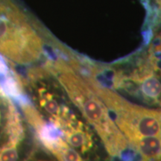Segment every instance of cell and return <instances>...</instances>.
<instances>
[{"instance_id":"8fae6325","label":"cell","mask_w":161,"mask_h":161,"mask_svg":"<svg viewBox=\"0 0 161 161\" xmlns=\"http://www.w3.org/2000/svg\"><path fill=\"white\" fill-rule=\"evenodd\" d=\"M12 69H13L9 66L6 58L0 54V80L8 75L12 72Z\"/></svg>"},{"instance_id":"6da1fadb","label":"cell","mask_w":161,"mask_h":161,"mask_svg":"<svg viewBox=\"0 0 161 161\" xmlns=\"http://www.w3.org/2000/svg\"><path fill=\"white\" fill-rule=\"evenodd\" d=\"M49 72L58 78L72 102L95 128L110 156L118 154L129 144L110 118L108 108L81 77L64 60L52 61Z\"/></svg>"},{"instance_id":"7a4b0ae2","label":"cell","mask_w":161,"mask_h":161,"mask_svg":"<svg viewBox=\"0 0 161 161\" xmlns=\"http://www.w3.org/2000/svg\"><path fill=\"white\" fill-rule=\"evenodd\" d=\"M43 43L15 0H0V54L26 65L43 55Z\"/></svg>"},{"instance_id":"9c48e42d","label":"cell","mask_w":161,"mask_h":161,"mask_svg":"<svg viewBox=\"0 0 161 161\" xmlns=\"http://www.w3.org/2000/svg\"><path fill=\"white\" fill-rule=\"evenodd\" d=\"M57 158L59 161H83L79 154L67 144L62 148Z\"/></svg>"},{"instance_id":"7c38bea8","label":"cell","mask_w":161,"mask_h":161,"mask_svg":"<svg viewBox=\"0 0 161 161\" xmlns=\"http://www.w3.org/2000/svg\"><path fill=\"white\" fill-rule=\"evenodd\" d=\"M142 35L143 39V45L145 46L149 45L153 37V29L151 28L142 29Z\"/></svg>"},{"instance_id":"3957f363","label":"cell","mask_w":161,"mask_h":161,"mask_svg":"<svg viewBox=\"0 0 161 161\" xmlns=\"http://www.w3.org/2000/svg\"><path fill=\"white\" fill-rule=\"evenodd\" d=\"M121 88L145 102L161 106V74L153 72L136 82L124 78Z\"/></svg>"},{"instance_id":"8992f818","label":"cell","mask_w":161,"mask_h":161,"mask_svg":"<svg viewBox=\"0 0 161 161\" xmlns=\"http://www.w3.org/2000/svg\"><path fill=\"white\" fill-rule=\"evenodd\" d=\"M63 130L64 133V140L66 143L75 148H80L82 153L87 152L91 148V136L89 133L84 130L80 122L75 126L65 128Z\"/></svg>"},{"instance_id":"ba28073f","label":"cell","mask_w":161,"mask_h":161,"mask_svg":"<svg viewBox=\"0 0 161 161\" xmlns=\"http://www.w3.org/2000/svg\"><path fill=\"white\" fill-rule=\"evenodd\" d=\"M20 108L23 109L26 120L35 128V130H37L45 122L41 114L38 112L32 103L25 104Z\"/></svg>"},{"instance_id":"30bf717a","label":"cell","mask_w":161,"mask_h":161,"mask_svg":"<svg viewBox=\"0 0 161 161\" xmlns=\"http://www.w3.org/2000/svg\"><path fill=\"white\" fill-rule=\"evenodd\" d=\"M17 146L4 145L0 148V161H17Z\"/></svg>"},{"instance_id":"277c9868","label":"cell","mask_w":161,"mask_h":161,"mask_svg":"<svg viewBox=\"0 0 161 161\" xmlns=\"http://www.w3.org/2000/svg\"><path fill=\"white\" fill-rule=\"evenodd\" d=\"M0 98L7 104L6 121L3 132V135L8 139L5 145L17 146L24 138V128L21 118L17 108L10 98L3 96H0Z\"/></svg>"},{"instance_id":"52a82bcc","label":"cell","mask_w":161,"mask_h":161,"mask_svg":"<svg viewBox=\"0 0 161 161\" xmlns=\"http://www.w3.org/2000/svg\"><path fill=\"white\" fill-rule=\"evenodd\" d=\"M38 97L40 106L51 115V121L58 125L61 117L63 105L60 106L54 96L44 88L38 90Z\"/></svg>"},{"instance_id":"5b68a950","label":"cell","mask_w":161,"mask_h":161,"mask_svg":"<svg viewBox=\"0 0 161 161\" xmlns=\"http://www.w3.org/2000/svg\"><path fill=\"white\" fill-rule=\"evenodd\" d=\"M36 133L40 142L56 158L62 148L67 144L64 140L63 129L52 121L44 122L36 130Z\"/></svg>"}]
</instances>
